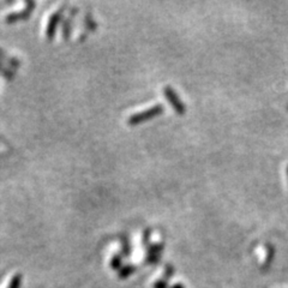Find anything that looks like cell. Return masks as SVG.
Segmentation results:
<instances>
[{
    "mask_svg": "<svg viewBox=\"0 0 288 288\" xmlns=\"http://www.w3.org/2000/svg\"><path fill=\"white\" fill-rule=\"evenodd\" d=\"M163 111H165L163 106L161 105V103H157V105L152 106V107L145 109V111H141V112H138V113L130 115L128 119V124L131 126L138 125V124L146 122V120L157 117V115H160Z\"/></svg>",
    "mask_w": 288,
    "mask_h": 288,
    "instance_id": "cell-1",
    "label": "cell"
},
{
    "mask_svg": "<svg viewBox=\"0 0 288 288\" xmlns=\"http://www.w3.org/2000/svg\"><path fill=\"white\" fill-rule=\"evenodd\" d=\"M163 94H165L167 101L171 103V106L174 108V111L178 114H184L186 112V106L184 103V101H181L179 95L177 94V91L172 88L171 85H166L163 88Z\"/></svg>",
    "mask_w": 288,
    "mask_h": 288,
    "instance_id": "cell-2",
    "label": "cell"
},
{
    "mask_svg": "<svg viewBox=\"0 0 288 288\" xmlns=\"http://www.w3.org/2000/svg\"><path fill=\"white\" fill-rule=\"evenodd\" d=\"M21 282V276H16V278H13V280L11 281V284H8V286L6 288H17L18 287V284Z\"/></svg>",
    "mask_w": 288,
    "mask_h": 288,
    "instance_id": "cell-3",
    "label": "cell"
},
{
    "mask_svg": "<svg viewBox=\"0 0 288 288\" xmlns=\"http://www.w3.org/2000/svg\"><path fill=\"white\" fill-rule=\"evenodd\" d=\"M149 237H150V229L146 228L145 230H144V233H143V243H145V244L148 243Z\"/></svg>",
    "mask_w": 288,
    "mask_h": 288,
    "instance_id": "cell-4",
    "label": "cell"
},
{
    "mask_svg": "<svg viewBox=\"0 0 288 288\" xmlns=\"http://www.w3.org/2000/svg\"><path fill=\"white\" fill-rule=\"evenodd\" d=\"M286 171H287V177H288V166H287V168H286Z\"/></svg>",
    "mask_w": 288,
    "mask_h": 288,
    "instance_id": "cell-5",
    "label": "cell"
},
{
    "mask_svg": "<svg viewBox=\"0 0 288 288\" xmlns=\"http://www.w3.org/2000/svg\"><path fill=\"white\" fill-rule=\"evenodd\" d=\"M287 108H288V105H287Z\"/></svg>",
    "mask_w": 288,
    "mask_h": 288,
    "instance_id": "cell-6",
    "label": "cell"
}]
</instances>
